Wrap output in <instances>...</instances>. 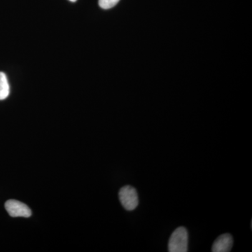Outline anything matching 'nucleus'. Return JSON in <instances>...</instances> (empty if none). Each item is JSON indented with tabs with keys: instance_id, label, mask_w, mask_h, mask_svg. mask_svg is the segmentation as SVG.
Segmentation results:
<instances>
[{
	"instance_id": "obj_4",
	"label": "nucleus",
	"mask_w": 252,
	"mask_h": 252,
	"mask_svg": "<svg viewBox=\"0 0 252 252\" xmlns=\"http://www.w3.org/2000/svg\"><path fill=\"white\" fill-rule=\"evenodd\" d=\"M233 245V239L231 235L225 233L219 236L212 245V252H228Z\"/></svg>"
},
{
	"instance_id": "obj_7",
	"label": "nucleus",
	"mask_w": 252,
	"mask_h": 252,
	"mask_svg": "<svg viewBox=\"0 0 252 252\" xmlns=\"http://www.w3.org/2000/svg\"><path fill=\"white\" fill-rule=\"evenodd\" d=\"M69 1H72V2H74V1H77V0H69Z\"/></svg>"
},
{
	"instance_id": "obj_6",
	"label": "nucleus",
	"mask_w": 252,
	"mask_h": 252,
	"mask_svg": "<svg viewBox=\"0 0 252 252\" xmlns=\"http://www.w3.org/2000/svg\"><path fill=\"white\" fill-rule=\"evenodd\" d=\"M120 0H99V5L104 9H109L114 7Z\"/></svg>"
},
{
	"instance_id": "obj_1",
	"label": "nucleus",
	"mask_w": 252,
	"mask_h": 252,
	"mask_svg": "<svg viewBox=\"0 0 252 252\" xmlns=\"http://www.w3.org/2000/svg\"><path fill=\"white\" fill-rule=\"evenodd\" d=\"M188 230L185 227H179L170 236L168 243V251L170 252H188Z\"/></svg>"
},
{
	"instance_id": "obj_2",
	"label": "nucleus",
	"mask_w": 252,
	"mask_h": 252,
	"mask_svg": "<svg viewBox=\"0 0 252 252\" xmlns=\"http://www.w3.org/2000/svg\"><path fill=\"white\" fill-rule=\"evenodd\" d=\"M119 195L121 203L126 210L132 211L138 206V194L134 187L130 186L122 187L119 190Z\"/></svg>"
},
{
	"instance_id": "obj_3",
	"label": "nucleus",
	"mask_w": 252,
	"mask_h": 252,
	"mask_svg": "<svg viewBox=\"0 0 252 252\" xmlns=\"http://www.w3.org/2000/svg\"><path fill=\"white\" fill-rule=\"evenodd\" d=\"M5 208L10 216L28 218L32 215L31 209L26 205L16 200H9L5 203Z\"/></svg>"
},
{
	"instance_id": "obj_5",
	"label": "nucleus",
	"mask_w": 252,
	"mask_h": 252,
	"mask_svg": "<svg viewBox=\"0 0 252 252\" xmlns=\"http://www.w3.org/2000/svg\"><path fill=\"white\" fill-rule=\"evenodd\" d=\"M10 88L7 77L4 72H0V100L6 99L9 96Z\"/></svg>"
}]
</instances>
